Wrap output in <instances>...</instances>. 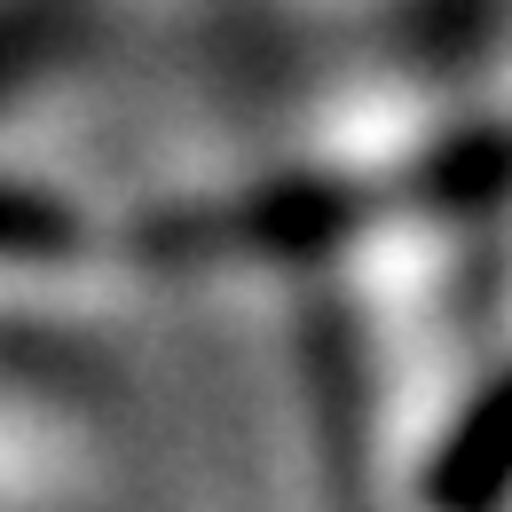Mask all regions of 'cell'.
I'll list each match as a JSON object with an SVG mask.
<instances>
[{
	"label": "cell",
	"instance_id": "6da1fadb",
	"mask_svg": "<svg viewBox=\"0 0 512 512\" xmlns=\"http://www.w3.org/2000/svg\"><path fill=\"white\" fill-rule=\"evenodd\" d=\"M505 489H512V379L497 394H481V410L449 434L442 473H434L442 512H489Z\"/></svg>",
	"mask_w": 512,
	"mask_h": 512
}]
</instances>
